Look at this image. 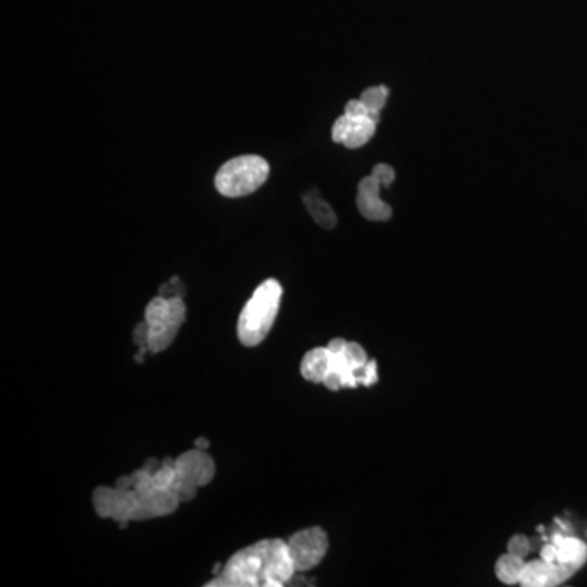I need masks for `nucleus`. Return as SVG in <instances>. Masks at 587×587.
<instances>
[{
	"mask_svg": "<svg viewBox=\"0 0 587 587\" xmlns=\"http://www.w3.org/2000/svg\"><path fill=\"white\" fill-rule=\"evenodd\" d=\"M526 568V561L524 558L506 553L503 557L496 561L495 571L499 581L504 584H519L521 583L522 571Z\"/></svg>",
	"mask_w": 587,
	"mask_h": 587,
	"instance_id": "15",
	"label": "nucleus"
},
{
	"mask_svg": "<svg viewBox=\"0 0 587 587\" xmlns=\"http://www.w3.org/2000/svg\"><path fill=\"white\" fill-rule=\"evenodd\" d=\"M157 465V460H149L131 475H123L121 485L129 490L116 485L97 488L93 493V508L98 516L126 527L129 522L149 521L177 511L180 501L175 493L152 482V472Z\"/></svg>",
	"mask_w": 587,
	"mask_h": 587,
	"instance_id": "1",
	"label": "nucleus"
},
{
	"mask_svg": "<svg viewBox=\"0 0 587 587\" xmlns=\"http://www.w3.org/2000/svg\"><path fill=\"white\" fill-rule=\"evenodd\" d=\"M552 542L555 543V547H557L558 565L568 566V568H571V570L576 573V571L586 563V543L563 534L553 535Z\"/></svg>",
	"mask_w": 587,
	"mask_h": 587,
	"instance_id": "12",
	"label": "nucleus"
},
{
	"mask_svg": "<svg viewBox=\"0 0 587 587\" xmlns=\"http://www.w3.org/2000/svg\"><path fill=\"white\" fill-rule=\"evenodd\" d=\"M286 543L296 573L314 570L328 552V535L320 527L299 530Z\"/></svg>",
	"mask_w": 587,
	"mask_h": 587,
	"instance_id": "8",
	"label": "nucleus"
},
{
	"mask_svg": "<svg viewBox=\"0 0 587 587\" xmlns=\"http://www.w3.org/2000/svg\"><path fill=\"white\" fill-rule=\"evenodd\" d=\"M284 540H260L229 558L208 587H281L296 576Z\"/></svg>",
	"mask_w": 587,
	"mask_h": 587,
	"instance_id": "2",
	"label": "nucleus"
},
{
	"mask_svg": "<svg viewBox=\"0 0 587 587\" xmlns=\"http://www.w3.org/2000/svg\"><path fill=\"white\" fill-rule=\"evenodd\" d=\"M283 299V287L276 279H266L256 287L250 301L240 312L237 333L243 346L253 348L265 341L278 317L279 305Z\"/></svg>",
	"mask_w": 587,
	"mask_h": 587,
	"instance_id": "3",
	"label": "nucleus"
},
{
	"mask_svg": "<svg viewBox=\"0 0 587 587\" xmlns=\"http://www.w3.org/2000/svg\"><path fill=\"white\" fill-rule=\"evenodd\" d=\"M345 113L346 115L351 116H369V118H372L376 123H379L376 116L372 115L371 110L362 103L361 98H358V100H349L345 106Z\"/></svg>",
	"mask_w": 587,
	"mask_h": 587,
	"instance_id": "19",
	"label": "nucleus"
},
{
	"mask_svg": "<svg viewBox=\"0 0 587 587\" xmlns=\"http://www.w3.org/2000/svg\"><path fill=\"white\" fill-rule=\"evenodd\" d=\"M302 201H304L305 208L310 212V216L314 217V221L317 222L318 226L327 230L335 229L336 222H338L335 211L322 196L318 195L317 190L305 193L302 196Z\"/></svg>",
	"mask_w": 587,
	"mask_h": 587,
	"instance_id": "14",
	"label": "nucleus"
},
{
	"mask_svg": "<svg viewBox=\"0 0 587 587\" xmlns=\"http://www.w3.org/2000/svg\"><path fill=\"white\" fill-rule=\"evenodd\" d=\"M330 362H332V353L327 346L310 349L301 362L302 377L312 384H323L330 369Z\"/></svg>",
	"mask_w": 587,
	"mask_h": 587,
	"instance_id": "13",
	"label": "nucleus"
},
{
	"mask_svg": "<svg viewBox=\"0 0 587 587\" xmlns=\"http://www.w3.org/2000/svg\"><path fill=\"white\" fill-rule=\"evenodd\" d=\"M327 348L332 353V362L323 385L330 390L358 387L359 372L369 362L364 348L359 343L346 341L343 338L330 341Z\"/></svg>",
	"mask_w": 587,
	"mask_h": 587,
	"instance_id": "7",
	"label": "nucleus"
},
{
	"mask_svg": "<svg viewBox=\"0 0 587 587\" xmlns=\"http://www.w3.org/2000/svg\"><path fill=\"white\" fill-rule=\"evenodd\" d=\"M376 126V121L369 116H351L345 113L333 124V141L348 149H358L371 141L376 134Z\"/></svg>",
	"mask_w": 587,
	"mask_h": 587,
	"instance_id": "9",
	"label": "nucleus"
},
{
	"mask_svg": "<svg viewBox=\"0 0 587 587\" xmlns=\"http://www.w3.org/2000/svg\"><path fill=\"white\" fill-rule=\"evenodd\" d=\"M371 175L376 177L382 186H390L395 181V170L387 164L376 165Z\"/></svg>",
	"mask_w": 587,
	"mask_h": 587,
	"instance_id": "18",
	"label": "nucleus"
},
{
	"mask_svg": "<svg viewBox=\"0 0 587 587\" xmlns=\"http://www.w3.org/2000/svg\"><path fill=\"white\" fill-rule=\"evenodd\" d=\"M133 338L134 343H136L139 348H149V346H147V341H149V327H147L146 320L139 323V325L134 328Z\"/></svg>",
	"mask_w": 587,
	"mask_h": 587,
	"instance_id": "21",
	"label": "nucleus"
},
{
	"mask_svg": "<svg viewBox=\"0 0 587 587\" xmlns=\"http://www.w3.org/2000/svg\"><path fill=\"white\" fill-rule=\"evenodd\" d=\"M389 98V89L385 85H376V87H369L364 90L361 95V100L364 105L371 110L372 115L376 116L377 120L380 118V110L384 108Z\"/></svg>",
	"mask_w": 587,
	"mask_h": 587,
	"instance_id": "16",
	"label": "nucleus"
},
{
	"mask_svg": "<svg viewBox=\"0 0 587 587\" xmlns=\"http://www.w3.org/2000/svg\"><path fill=\"white\" fill-rule=\"evenodd\" d=\"M270 177V164L260 155H240L219 168L214 178L216 190L226 198L252 195Z\"/></svg>",
	"mask_w": 587,
	"mask_h": 587,
	"instance_id": "4",
	"label": "nucleus"
},
{
	"mask_svg": "<svg viewBox=\"0 0 587 587\" xmlns=\"http://www.w3.org/2000/svg\"><path fill=\"white\" fill-rule=\"evenodd\" d=\"M573 574L574 571L568 566L547 563L540 558V560L526 563L519 584L524 587L558 586V584L565 583L566 579H570Z\"/></svg>",
	"mask_w": 587,
	"mask_h": 587,
	"instance_id": "10",
	"label": "nucleus"
},
{
	"mask_svg": "<svg viewBox=\"0 0 587 587\" xmlns=\"http://www.w3.org/2000/svg\"><path fill=\"white\" fill-rule=\"evenodd\" d=\"M530 550H532V547H530V540L527 539L526 535L517 534L509 540L508 552L512 553V555L526 558Z\"/></svg>",
	"mask_w": 587,
	"mask_h": 587,
	"instance_id": "17",
	"label": "nucleus"
},
{
	"mask_svg": "<svg viewBox=\"0 0 587 587\" xmlns=\"http://www.w3.org/2000/svg\"><path fill=\"white\" fill-rule=\"evenodd\" d=\"M380 186L382 185L377 178L372 175L359 181L356 203L359 212L367 221L384 222L392 217V208L380 199Z\"/></svg>",
	"mask_w": 587,
	"mask_h": 587,
	"instance_id": "11",
	"label": "nucleus"
},
{
	"mask_svg": "<svg viewBox=\"0 0 587 587\" xmlns=\"http://www.w3.org/2000/svg\"><path fill=\"white\" fill-rule=\"evenodd\" d=\"M209 446H211V444H209V441L206 439V437H199V439H196L195 441L196 449H201V451H208Z\"/></svg>",
	"mask_w": 587,
	"mask_h": 587,
	"instance_id": "22",
	"label": "nucleus"
},
{
	"mask_svg": "<svg viewBox=\"0 0 587 587\" xmlns=\"http://www.w3.org/2000/svg\"><path fill=\"white\" fill-rule=\"evenodd\" d=\"M175 477L172 488L180 503H190L195 499L199 488L209 485L216 477V464L211 455L201 449L186 451L175 459Z\"/></svg>",
	"mask_w": 587,
	"mask_h": 587,
	"instance_id": "6",
	"label": "nucleus"
},
{
	"mask_svg": "<svg viewBox=\"0 0 587 587\" xmlns=\"http://www.w3.org/2000/svg\"><path fill=\"white\" fill-rule=\"evenodd\" d=\"M376 382L377 362L369 361L367 362L366 366L362 367L361 372H359V385H366V387H371V385L376 384Z\"/></svg>",
	"mask_w": 587,
	"mask_h": 587,
	"instance_id": "20",
	"label": "nucleus"
},
{
	"mask_svg": "<svg viewBox=\"0 0 587 587\" xmlns=\"http://www.w3.org/2000/svg\"><path fill=\"white\" fill-rule=\"evenodd\" d=\"M186 305L180 296H157L146 307L147 327H149V351L157 354L172 346L178 330L185 322Z\"/></svg>",
	"mask_w": 587,
	"mask_h": 587,
	"instance_id": "5",
	"label": "nucleus"
}]
</instances>
